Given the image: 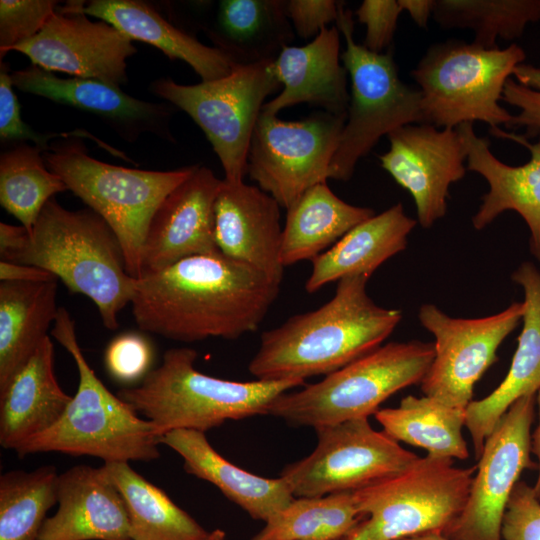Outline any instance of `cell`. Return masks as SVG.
<instances>
[{"instance_id": "cell-34", "label": "cell", "mask_w": 540, "mask_h": 540, "mask_svg": "<svg viewBox=\"0 0 540 540\" xmlns=\"http://www.w3.org/2000/svg\"><path fill=\"white\" fill-rule=\"evenodd\" d=\"M362 519L352 492L295 497L251 540H341Z\"/></svg>"}, {"instance_id": "cell-32", "label": "cell", "mask_w": 540, "mask_h": 540, "mask_svg": "<svg viewBox=\"0 0 540 540\" xmlns=\"http://www.w3.org/2000/svg\"><path fill=\"white\" fill-rule=\"evenodd\" d=\"M374 416L390 438L423 448L427 455L453 460L469 457L462 434L466 409L425 395H408L397 407L379 409Z\"/></svg>"}, {"instance_id": "cell-43", "label": "cell", "mask_w": 540, "mask_h": 540, "mask_svg": "<svg viewBox=\"0 0 540 540\" xmlns=\"http://www.w3.org/2000/svg\"><path fill=\"white\" fill-rule=\"evenodd\" d=\"M402 8L398 0H364L355 11L358 22L365 25L362 44L374 53H384L392 43Z\"/></svg>"}, {"instance_id": "cell-12", "label": "cell", "mask_w": 540, "mask_h": 540, "mask_svg": "<svg viewBox=\"0 0 540 540\" xmlns=\"http://www.w3.org/2000/svg\"><path fill=\"white\" fill-rule=\"evenodd\" d=\"M317 445L280 473L294 497L354 492L397 475L419 456L376 431L368 418L315 428Z\"/></svg>"}, {"instance_id": "cell-48", "label": "cell", "mask_w": 540, "mask_h": 540, "mask_svg": "<svg viewBox=\"0 0 540 540\" xmlns=\"http://www.w3.org/2000/svg\"><path fill=\"white\" fill-rule=\"evenodd\" d=\"M536 407L538 422L534 431L531 433V453L537 457L538 476L535 485L532 487L536 497L540 500V390L536 394Z\"/></svg>"}, {"instance_id": "cell-13", "label": "cell", "mask_w": 540, "mask_h": 540, "mask_svg": "<svg viewBox=\"0 0 540 540\" xmlns=\"http://www.w3.org/2000/svg\"><path fill=\"white\" fill-rule=\"evenodd\" d=\"M346 116L318 111L299 121H283L261 111L246 174L287 209L307 189L329 179Z\"/></svg>"}, {"instance_id": "cell-37", "label": "cell", "mask_w": 540, "mask_h": 540, "mask_svg": "<svg viewBox=\"0 0 540 540\" xmlns=\"http://www.w3.org/2000/svg\"><path fill=\"white\" fill-rule=\"evenodd\" d=\"M36 145H20L0 158L1 206L31 232L45 204L68 190L59 175L47 169Z\"/></svg>"}, {"instance_id": "cell-24", "label": "cell", "mask_w": 540, "mask_h": 540, "mask_svg": "<svg viewBox=\"0 0 540 540\" xmlns=\"http://www.w3.org/2000/svg\"><path fill=\"white\" fill-rule=\"evenodd\" d=\"M71 399L56 379L54 345L47 336L0 391L1 446L16 451L51 428Z\"/></svg>"}, {"instance_id": "cell-6", "label": "cell", "mask_w": 540, "mask_h": 540, "mask_svg": "<svg viewBox=\"0 0 540 540\" xmlns=\"http://www.w3.org/2000/svg\"><path fill=\"white\" fill-rule=\"evenodd\" d=\"M48 169L111 227L120 241L126 269L138 279L141 254L152 218L163 200L197 165L150 171L108 164L90 157L76 140L44 153Z\"/></svg>"}, {"instance_id": "cell-30", "label": "cell", "mask_w": 540, "mask_h": 540, "mask_svg": "<svg viewBox=\"0 0 540 540\" xmlns=\"http://www.w3.org/2000/svg\"><path fill=\"white\" fill-rule=\"evenodd\" d=\"M11 79L22 92L91 112L118 125L148 127L167 116L163 105L133 98L118 86L96 79L59 78L33 64L12 72Z\"/></svg>"}, {"instance_id": "cell-26", "label": "cell", "mask_w": 540, "mask_h": 540, "mask_svg": "<svg viewBox=\"0 0 540 540\" xmlns=\"http://www.w3.org/2000/svg\"><path fill=\"white\" fill-rule=\"evenodd\" d=\"M416 223L397 203L358 224L312 261L306 291L312 294L346 277L370 278L380 265L407 247Z\"/></svg>"}, {"instance_id": "cell-14", "label": "cell", "mask_w": 540, "mask_h": 540, "mask_svg": "<svg viewBox=\"0 0 540 540\" xmlns=\"http://www.w3.org/2000/svg\"><path fill=\"white\" fill-rule=\"evenodd\" d=\"M524 302L482 318H456L433 304L420 307L421 325L435 338V356L421 382L425 396L466 409L475 383L497 361V350L518 326Z\"/></svg>"}, {"instance_id": "cell-36", "label": "cell", "mask_w": 540, "mask_h": 540, "mask_svg": "<svg viewBox=\"0 0 540 540\" xmlns=\"http://www.w3.org/2000/svg\"><path fill=\"white\" fill-rule=\"evenodd\" d=\"M56 468L13 470L0 477V540H37L48 510L58 501Z\"/></svg>"}, {"instance_id": "cell-17", "label": "cell", "mask_w": 540, "mask_h": 540, "mask_svg": "<svg viewBox=\"0 0 540 540\" xmlns=\"http://www.w3.org/2000/svg\"><path fill=\"white\" fill-rule=\"evenodd\" d=\"M389 149L378 156L381 167L407 190L417 221L430 228L447 212L451 184L466 173L467 154L457 128L409 124L387 135Z\"/></svg>"}, {"instance_id": "cell-38", "label": "cell", "mask_w": 540, "mask_h": 540, "mask_svg": "<svg viewBox=\"0 0 540 540\" xmlns=\"http://www.w3.org/2000/svg\"><path fill=\"white\" fill-rule=\"evenodd\" d=\"M58 1L1 0L0 55L37 35L56 12Z\"/></svg>"}, {"instance_id": "cell-5", "label": "cell", "mask_w": 540, "mask_h": 540, "mask_svg": "<svg viewBox=\"0 0 540 540\" xmlns=\"http://www.w3.org/2000/svg\"><path fill=\"white\" fill-rule=\"evenodd\" d=\"M197 352L188 347L168 349L161 364L141 385L117 395L142 413L160 437L177 429L202 433L227 420L268 415L281 394L304 385L302 380L232 381L209 376L194 367Z\"/></svg>"}, {"instance_id": "cell-49", "label": "cell", "mask_w": 540, "mask_h": 540, "mask_svg": "<svg viewBox=\"0 0 540 540\" xmlns=\"http://www.w3.org/2000/svg\"><path fill=\"white\" fill-rule=\"evenodd\" d=\"M401 540H450L441 532H430Z\"/></svg>"}, {"instance_id": "cell-1", "label": "cell", "mask_w": 540, "mask_h": 540, "mask_svg": "<svg viewBox=\"0 0 540 540\" xmlns=\"http://www.w3.org/2000/svg\"><path fill=\"white\" fill-rule=\"evenodd\" d=\"M280 283L220 252L184 258L136 279L139 329L171 340L237 339L258 329Z\"/></svg>"}, {"instance_id": "cell-39", "label": "cell", "mask_w": 540, "mask_h": 540, "mask_svg": "<svg viewBox=\"0 0 540 540\" xmlns=\"http://www.w3.org/2000/svg\"><path fill=\"white\" fill-rule=\"evenodd\" d=\"M517 81L509 78L504 86L502 101L515 106L519 113L512 115L507 128H526V139L540 133V67L519 64L513 72Z\"/></svg>"}, {"instance_id": "cell-11", "label": "cell", "mask_w": 540, "mask_h": 540, "mask_svg": "<svg viewBox=\"0 0 540 540\" xmlns=\"http://www.w3.org/2000/svg\"><path fill=\"white\" fill-rule=\"evenodd\" d=\"M273 61L235 64L227 76L194 85L172 79L152 85L156 95L183 110L201 128L219 158L226 181H243L253 130L265 100L282 87Z\"/></svg>"}, {"instance_id": "cell-2", "label": "cell", "mask_w": 540, "mask_h": 540, "mask_svg": "<svg viewBox=\"0 0 540 540\" xmlns=\"http://www.w3.org/2000/svg\"><path fill=\"white\" fill-rule=\"evenodd\" d=\"M366 276L338 281L321 307L265 331L249 372L258 380H302L329 375L381 346L402 312L378 306L368 295Z\"/></svg>"}, {"instance_id": "cell-7", "label": "cell", "mask_w": 540, "mask_h": 540, "mask_svg": "<svg viewBox=\"0 0 540 540\" xmlns=\"http://www.w3.org/2000/svg\"><path fill=\"white\" fill-rule=\"evenodd\" d=\"M434 356V343H386L317 383L279 395L268 415L314 429L368 418L394 393L421 383Z\"/></svg>"}, {"instance_id": "cell-23", "label": "cell", "mask_w": 540, "mask_h": 540, "mask_svg": "<svg viewBox=\"0 0 540 540\" xmlns=\"http://www.w3.org/2000/svg\"><path fill=\"white\" fill-rule=\"evenodd\" d=\"M511 279L524 291L522 331L506 377L489 395L472 400L466 408L465 427L476 459L482 453L486 437L510 406L540 390V269L525 261Z\"/></svg>"}, {"instance_id": "cell-35", "label": "cell", "mask_w": 540, "mask_h": 540, "mask_svg": "<svg viewBox=\"0 0 540 540\" xmlns=\"http://www.w3.org/2000/svg\"><path fill=\"white\" fill-rule=\"evenodd\" d=\"M433 18L443 29H471L473 43L496 48L498 38H519L540 20V0H435Z\"/></svg>"}, {"instance_id": "cell-29", "label": "cell", "mask_w": 540, "mask_h": 540, "mask_svg": "<svg viewBox=\"0 0 540 540\" xmlns=\"http://www.w3.org/2000/svg\"><path fill=\"white\" fill-rule=\"evenodd\" d=\"M286 210L281 243L284 267L313 261L355 226L375 215L371 208L340 199L327 182L307 189Z\"/></svg>"}, {"instance_id": "cell-41", "label": "cell", "mask_w": 540, "mask_h": 540, "mask_svg": "<svg viewBox=\"0 0 540 540\" xmlns=\"http://www.w3.org/2000/svg\"><path fill=\"white\" fill-rule=\"evenodd\" d=\"M0 136L3 140H30L42 150L50 149L48 140L53 137H83L82 130L69 133L39 134L26 124L20 114V106L13 91L11 74L5 63L1 62L0 70Z\"/></svg>"}, {"instance_id": "cell-42", "label": "cell", "mask_w": 540, "mask_h": 540, "mask_svg": "<svg viewBox=\"0 0 540 540\" xmlns=\"http://www.w3.org/2000/svg\"><path fill=\"white\" fill-rule=\"evenodd\" d=\"M105 362L117 380L131 382L146 373L151 362V348L145 338L125 333L114 338L107 347Z\"/></svg>"}, {"instance_id": "cell-50", "label": "cell", "mask_w": 540, "mask_h": 540, "mask_svg": "<svg viewBox=\"0 0 540 540\" xmlns=\"http://www.w3.org/2000/svg\"><path fill=\"white\" fill-rule=\"evenodd\" d=\"M225 532L221 529H215L209 532L204 540H225Z\"/></svg>"}, {"instance_id": "cell-19", "label": "cell", "mask_w": 540, "mask_h": 540, "mask_svg": "<svg viewBox=\"0 0 540 540\" xmlns=\"http://www.w3.org/2000/svg\"><path fill=\"white\" fill-rule=\"evenodd\" d=\"M457 129L467 154V170L480 174L489 185L472 217L473 227L482 230L501 213L517 212L530 230L531 254L540 263V139L532 144L523 135L491 128L494 136L515 141L530 151L528 162L510 166L491 152L489 140L475 133L473 123H463Z\"/></svg>"}, {"instance_id": "cell-40", "label": "cell", "mask_w": 540, "mask_h": 540, "mask_svg": "<svg viewBox=\"0 0 540 540\" xmlns=\"http://www.w3.org/2000/svg\"><path fill=\"white\" fill-rule=\"evenodd\" d=\"M502 540H540V500L518 481L508 500L501 527Z\"/></svg>"}, {"instance_id": "cell-18", "label": "cell", "mask_w": 540, "mask_h": 540, "mask_svg": "<svg viewBox=\"0 0 540 540\" xmlns=\"http://www.w3.org/2000/svg\"><path fill=\"white\" fill-rule=\"evenodd\" d=\"M221 182L209 168L197 165L163 200L145 238L141 276L187 257L219 252L214 237V202Z\"/></svg>"}, {"instance_id": "cell-22", "label": "cell", "mask_w": 540, "mask_h": 540, "mask_svg": "<svg viewBox=\"0 0 540 540\" xmlns=\"http://www.w3.org/2000/svg\"><path fill=\"white\" fill-rule=\"evenodd\" d=\"M341 33L326 27L303 46H285L273 61L283 89L266 102L262 111L270 115L290 106L307 103L334 115H347L350 94L347 70L341 64Z\"/></svg>"}, {"instance_id": "cell-28", "label": "cell", "mask_w": 540, "mask_h": 540, "mask_svg": "<svg viewBox=\"0 0 540 540\" xmlns=\"http://www.w3.org/2000/svg\"><path fill=\"white\" fill-rule=\"evenodd\" d=\"M209 35L238 65L275 60L294 39L283 0H222Z\"/></svg>"}, {"instance_id": "cell-27", "label": "cell", "mask_w": 540, "mask_h": 540, "mask_svg": "<svg viewBox=\"0 0 540 540\" xmlns=\"http://www.w3.org/2000/svg\"><path fill=\"white\" fill-rule=\"evenodd\" d=\"M83 12L112 25L131 40L155 46L171 60L184 61L202 81L225 77L235 65L224 52L176 28L142 1L93 0L83 6Z\"/></svg>"}, {"instance_id": "cell-9", "label": "cell", "mask_w": 540, "mask_h": 540, "mask_svg": "<svg viewBox=\"0 0 540 540\" xmlns=\"http://www.w3.org/2000/svg\"><path fill=\"white\" fill-rule=\"evenodd\" d=\"M476 466L419 457L403 472L354 491L363 519L341 540H401L444 533L463 510Z\"/></svg>"}, {"instance_id": "cell-16", "label": "cell", "mask_w": 540, "mask_h": 540, "mask_svg": "<svg viewBox=\"0 0 540 540\" xmlns=\"http://www.w3.org/2000/svg\"><path fill=\"white\" fill-rule=\"evenodd\" d=\"M33 65L114 86L127 82L126 60L136 53L132 40L104 21H91L83 5L56 10L34 37L11 48Z\"/></svg>"}, {"instance_id": "cell-15", "label": "cell", "mask_w": 540, "mask_h": 540, "mask_svg": "<svg viewBox=\"0 0 540 540\" xmlns=\"http://www.w3.org/2000/svg\"><path fill=\"white\" fill-rule=\"evenodd\" d=\"M536 395L514 402L486 437L466 504L443 533L450 540H502L511 492L531 459Z\"/></svg>"}, {"instance_id": "cell-8", "label": "cell", "mask_w": 540, "mask_h": 540, "mask_svg": "<svg viewBox=\"0 0 540 540\" xmlns=\"http://www.w3.org/2000/svg\"><path fill=\"white\" fill-rule=\"evenodd\" d=\"M526 58L513 43L504 49L448 40L431 45L411 77L421 94L423 123L457 128L482 121L506 125L511 114L500 105L506 81Z\"/></svg>"}, {"instance_id": "cell-3", "label": "cell", "mask_w": 540, "mask_h": 540, "mask_svg": "<svg viewBox=\"0 0 540 540\" xmlns=\"http://www.w3.org/2000/svg\"><path fill=\"white\" fill-rule=\"evenodd\" d=\"M1 260L44 269L71 292L87 296L109 330L118 328V315L132 299L136 279L127 272L111 227L91 209L68 210L54 197L23 244Z\"/></svg>"}, {"instance_id": "cell-44", "label": "cell", "mask_w": 540, "mask_h": 540, "mask_svg": "<svg viewBox=\"0 0 540 540\" xmlns=\"http://www.w3.org/2000/svg\"><path fill=\"white\" fill-rule=\"evenodd\" d=\"M339 4L332 0H288L285 12L294 32L311 41L328 24L337 21Z\"/></svg>"}, {"instance_id": "cell-21", "label": "cell", "mask_w": 540, "mask_h": 540, "mask_svg": "<svg viewBox=\"0 0 540 540\" xmlns=\"http://www.w3.org/2000/svg\"><path fill=\"white\" fill-rule=\"evenodd\" d=\"M57 504L37 540H132L126 506L103 466L59 474Z\"/></svg>"}, {"instance_id": "cell-20", "label": "cell", "mask_w": 540, "mask_h": 540, "mask_svg": "<svg viewBox=\"0 0 540 540\" xmlns=\"http://www.w3.org/2000/svg\"><path fill=\"white\" fill-rule=\"evenodd\" d=\"M282 232L280 205L272 196L244 181L222 180L214 202V237L221 254L281 284Z\"/></svg>"}, {"instance_id": "cell-10", "label": "cell", "mask_w": 540, "mask_h": 540, "mask_svg": "<svg viewBox=\"0 0 540 540\" xmlns=\"http://www.w3.org/2000/svg\"><path fill=\"white\" fill-rule=\"evenodd\" d=\"M345 41L341 60L351 92L329 178L348 181L358 161L382 136L409 124L423 123L421 94L399 77L392 51L374 53L354 40L353 13L340 2L336 21Z\"/></svg>"}, {"instance_id": "cell-31", "label": "cell", "mask_w": 540, "mask_h": 540, "mask_svg": "<svg viewBox=\"0 0 540 540\" xmlns=\"http://www.w3.org/2000/svg\"><path fill=\"white\" fill-rule=\"evenodd\" d=\"M57 280L0 283V391L48 336L58 312Z\"/></svg>"}, {"instance_id": "cell-4", "label": "cell", "mask_w": 540, "mask_h": 540, "mask_svg": "<svg viewBox=\"0 0 540 540\" xmlns=\"http://www.w3.org/2000/svg\"><path fill=\"white\" fill-rule=\"evenodd\" d=\"M51 335L74 359L79 374L78 388L61 418L45 432L23 443L17 454L23 457L60 452L97 457L104 463L158 458L157 427L111 393L96 376L78 344L75 323L64 307L58 308Z\"/></svg>"}, {"instance_id": "cell-45", "label": "cell", "mask_w": 540, "mask_h": 540, "mask_svg": "<svg viewBox=\"0 0 540 540\" xmlns=\"http://www.w3.org/2000/svg\"><path fill=\"white\" fill-rule=\"evenodd\" d=\"M53 278L56 277L39 267L5 260H1L0 262L1 282H39L48 281Z\"/></svg>"}, {"instance_id": "cell-46", "label": "cell", "mask_w": 540, "mask_h": 540, "mask_svg": "<svg viewBox=\"0 0 540 540\" xmlns=\"http://www.w3.org/2000/svg\"><path fill=\"white\" fill-rule=\"evenodd\" d=\"M29 231L24 226L0 223V255L1 259L16 251L25 241Z\"/></svg>"}, {"instance_id": "cell-47", "label": "cell", "mask_w": 540, "mask_h": 540, "mask_svg": "<svg viewBox=\"0 0 540 540\" xmlns=\"http://www.w3.org/2000/svg\"><path fill=\"white\" fill-rule=\"evenodd\" d=\"M398 2L402 11H406L419 28H427L428 21L433 16L435 0H398Z\"/></svg>"}, {"instance_id": "cell-33", "label": "cell", "mask_w": 540, "mask_h": 540, "mask_svg": "<svg viewBox=\"0 0 540 540\" xmlns=\"http://www.w3.org/2000/svg\"><path fill=\"white\" fill-rule=\"evenodd\" d=\"M127 509L132 540H204L206 531L159 487L138 474L129 462L103 465Z\"/></svg>"}, {"instance_id": "cell-25", "label": "cell", "mask_w": 540, "mask_h": 540, "mask_svg": "<svg viewBox=\"0 0 540 540\" xmlns=\"http://www.w3.org/2000/svg\"><path fill=\"white\" fill-rule=\"evenodd\" d=\"M159 441L183 458L188 474L216 486L255 520L268 521L295 498L282 477H260L226 460L205 433L177 429L165 433Z\"/></svg>"}]
</instances>
